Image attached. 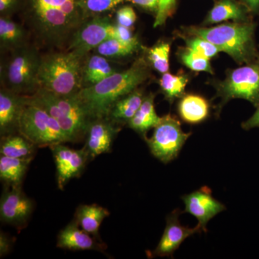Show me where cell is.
<instances>
[{"instance_id":"e575fe53","label":"cell","mask_w":259,"mask_h":259,"mask_svg":"<svg viewBox=\"0 0 259 259\" xmlns=\"http://www.w3.org/2000/svg\"><path fill=\"white\" fill-rule=\"evenodd\" d=\"M23 0H0V16L13 18L21 9Z\"/></svg>"},{"instance_id":"f35d334b","label":"cell","mask_w":259,"mask_h":259,"mask_svg":"<svg viewBox=\"0 0 259 259\" xmlns=\"http://www.w3.org/2000/svg\"><path fill=\"white\" fill-rule=\"evenodd\" d=\"M242 4L246 7L250 13L259 14V0H242Z\"/></svg>"},{"instance_id":"5bb4252c","label":"cell","mask_w":259,"mask_h":259,"mask_svg":"<svg viewBox=\"0 0 259 259\" xmlns=\"http://www.w3.org/2000/svg\"><path fill=\"white\" fill-rule=\"evenodd\" d=\"M120 127L107 117L93 119L89 125L83 147L91 159L102 153L110 152L114 139Z\"/></svg>"},{"instance_id":"8d00e7d4","label":"cell","mask_w":259,"mask_h":259,"mask_svg":"<svg viewBox=\"0 0 259 259\" xmlns=\"http://www.w3.org/2000/svg\"><path fill=\"white\" fill-rule=\"evenodd\" d=\"M12 241L11 239L1 232L0 233V256L4 257L9 253L11 250Z\"/></svg>"},{"instance_id":"7402d4cb","label":"cell","mask_w":259,"mask_h":259,"mask_svg":"<svg viewBox=\"0 0 259 259\" xmlns=\"http://www.w3.org/2000/svg\"><path fill=\"white\" fill-rule=\"evenodd\" d=\"M177 109L184 122L196 125L204 122L209 117L210 105L200 95H187L181 97Z\"/></svg>"},{"instance_id":"ba28073f","label":"cell","mask_w":259,"mask_h":259,"mask_svg":"<svg viewBox=\"0 0 259 259\" xmlns=\"http://www.w3.org/2000/svg\"><path fill=\"white\" fill-rule=\"evenodd\" d=\"M216 97L221 101L216 113L219 114L223 107L232 99H243L255 107L259 105V61L245 64L238 69L230 70L226 79L214 83Z\"/></svg>"},{"instance_id":"83f0119b","label":"cell","mask_w":259,"mask_h":259,"mask_svg":"<svg viewBox=\"0 0 259 259\" xmlns=\"http://www.w3.org/2000/svg\"><path fill=\"white\" fill-rule=\"evenodd\" d=\"M188 81L187 75H174L166 72L162 75L159 85L166 100L172 103L175 99L185 95Z\"/></svg>"},{"instance_id":"8fae6325","label":"cell","mask_w":259,"mask_h":259,"mask_svg":"<svg viewBox=\"0 0 259 259\" xmlns=\"http://www.w3.org/2000/svg\"><path fill=\"white\" fill-rule=\"evenodd\" d=\"M34 204L21 187L7 186L0 199L1 221L17 228L26 226L33 210Z\"/></svg>"},{"instance_id":"7c38bea8","label":"cell","mask_w":259,"mask_h":259,"mask_svg":"<svg viewBox=\"0 0 259 259\" xmlns=\"http://www.w3.org/2000/svg\"><path fill=\"white\" fill-rule=\"evenodd\" d=\"M50 148L56 163L58 187L63 190L70 180L81 175L90 156L84 147L72 149L60 144L54 145Z\"/></svg>"},{"instance_id":"484cf974","label":"cell","mask_w":259,"mask_h":259,"mask_svg":"<svg viewBox=\"0 0 259 259\" xmlns=\"http://www.w3.org/2000/svg\"><path fill=\"white\" fill-rule=\"evenodd\" d=\"M36 146L20 134L1 136L0 153L12 158L32 157Z\"/></svg>"},{"instance_id":"d590c367","label":"cell","mask_w":259,"mask_h":259,"mask_svg":"<svg viewBox=\"0 0 259 259\" xmlns=\"http://www.w3.org/2000/svg\"><path fill=\"white\" fill-rule=\"evenodd\" d=\"M131 3L146 11L156 15L159 8L160 0H131Z\"/></svg>"},{"instance_id":"603a6c76","label":"cell","mask_w":259,"mask_h":259,"mask_svg":"<svg viewBox=\"0 0 259 259\" xmlns=\"http://www.w3.org/2000/svg\"><path fill=\"white\" fill-rule=\"evenodd\" d=\"M161 117L157 115L155 109L154 95L151 93L145 96L142 105L127 125L145 140L147 138L148 131L158 125Z\"/></svg>"},{"instance_id":"3957f363","label":"cell","mask_w":259,"mask_h":259,"mask_svg":"<svg viewBox=\"0 0 259 259\" xmlns=\"http://www.w3.org/2000/svg\"><path fill=\"white\" fill-rule=\"evenodd\" d=\"M256 23L252 21L224 23L217 26H190L184 28L189 35L202 37L226 53L239 64H250L259 61L255 42Z\"/></svg>"},{"instance_id":"52a82bcc","label":"cell","mask_w":259,"mask_h":259,"mask_svg":"<svg viewBox=\"0 0 259 259\" xmlns=\"http://www.w3.org/2000/svg\"><path fill=\"white\" fill-rule=\"evenodd\" d=\"M19 134L36 147H51L70 142L59 122L41 107L28 100L20 119Z\"/></svg>"},{"instance_id":"9a60e30c","label":"cell","mask_w":259,"mask_h":259,"mask_svg":"<svg viewBox=\"0 0 259 259\" xmlns=\"http://www.w3.org/2000/svg\"><path fill=\"white\" fill-rule=\"evenodd\" d=\"M182 213L177 209L167 216L166 228L157 247L153 252V256H173L174 253L188 237L202 231L198 225L194 228L182 226L179 220Z\"/></svg>"},{"instance_id":"ac0fdd59","label":"cell","mask_w":259,"mask_h":259,"mask_svg":"<svg viewBox=\"0 0 259 259\" xmlns=\"http://www.w3.org/2000/svg\"><path fill=\"white\" fill-rule=\"evenodd\" d=\"M31 35L23 23L13 18L0 16V48L1 53L8 54L30 44Z\"/></svg>"},{"instance_id":"4fadbf2b","label":"cell","mask_w":259,"mask_h":259,"mask_svg":"<svg viewBox=\"0 0 259 259\" xmlns=\"http://www.w3.org/2000/svg\"><path fill=\"white\" fill-rule=\"evenodd\" d=\"M182 199L185 204V212L197 218L198 226L204 232H207L206 226L209 221L226 209L224 204L212 197V191L207 187L185 194Z\"/></svg>"},{"instance_id":"6da1fadb","label":"cell","mask_w":259,"mask_h":259,"mask_svg":"<svg viewBox=\"0 0 259 259\" xmlns=\"http://www.w3.org/2000/svg\"><path fill=\"white\" fill-rule=\"evenodd\" d=\"M39 49L67 51L88 18L79 0H23L18 13Z\"/></svg>"},{"instance_id":"d6a6232c","label":"cell","mask_w":259,"mask_h":259,"mask_svg":"<svg viewBox=\"0 0 259 259\" xmlns=\"http://www.w3.org/2000/svg\"><path fill=\"white\" fill-rule=\"evenodd\" d=\"M177 8V0H160L159 8L155 18L153 27L162 26L166 23L167 19L175 13Z\"/></svg>"},{"instance_id":"30bf717a","label":"cell","mask_w":259,"mask_h":259,"mask_svg":"<svg viewBox=\"0 0 259 259\" xmlns=\"http://www.w3.org/2000/svg\"><path fill=\"white\" fill-rule=\"evenodd\" d=\"M118 25L107 14L88 18L80 27L67 51L87 56L105 40L118 39Z\"/></svg>"},{"instance_id":"1f68e13d","label":"cell","mask_w":259,"mask_h":259,"mask_svg":"<svg viewBox=\"0 0 259 259\" xmlns=\"http://www.w3.org/2000/svg\"><path fill=\"white\" fill-rule=\"evenodd\" d=\"M190 36L185 38L187 47L204 57L211 59L213 57H215L219 52H221L217 47L206 39L200 37L193 36V35H190Z\"/></svg>"},{"instance_id":"8992f818","label":"cell","mask_w":259,"mask_h":259,"mask_svg":"<svg viewBox=\"0 0 259 259\" xmlns=\"http://www.w3.org/2000/svg\"><path fill=\"white\" fill-rule=\"evenodd\" d=\"M7 54L0 66L2 88L27 96L35 93L39 88L37 74L42 56L40 49L31 42Z\"/></svg>"},{"instance_id":"7a4b0ae2","label":"cell","mask_w":259,"mask_h":259,"mask_svg":"<svg viewBox=\"0 0 259 259\" xmlns=\"http://www.w3.org/2000/svg\"><path fill=\"white\" fill-rule=\"evenodd\" d=\"M151 76L147 59H136L128 69L117 71L100 83L83 88L77 96L91 118L106 117L116 101L132 93Z\"/></svg>"},{"instance_id":"e0dca14e","label":"cell","mask_w":259,"mask_h":259,"mask_svg":"<svg viewBox=\"0 0 259 259\" xmlns=\"http://www.w3.org/2000/svg\"><path fill=\"white\" fill-rule=\"evenodd\" d=\"M57 247L72 250H105L106 245L88 232L83 231L75 220L61 230L58 236Z\"/></svg>"},{"instance_id":"ffe728a7","label":"cell","mask_w":259,"mask_h":259,"mask_svg":"<svg viewBox=\"0 0 259 259\" xmlns=\"http://www.w3.org/2000/svg\"><path fill=\"white\" fill-rule=\"evenodd\" d=\"M249 13L244 5L236 0H220L209 12L203 24L213 25L230 20L239 23L248 22L250 21Z\"/></svg>"},{"instance_id":"9c48e42d","label":"cell","mask_w":259,"mask_h":259,"mask_svg":"<svg viewBox=\"0 0 259 259\" xmlns=\"http://www.w3.org/2000/svg\"><path fill=\"white\" fill-rule=\"evenodd\" d=\"M192 133L182 131L178 119L171 114L163 116L151 138L146 141L151 154L162 163H169L178 156Z\"/></svg>"},{"instance_id":"f1b7e54d","label":"cell","mask_w":259,"mask_h":259,"mask_svg":"<svg viewBox=\"0 0 259 259\" xmlns=\"http://www.w3.org/2000/svg\"><path fill=\"white\" fill-rule=\"evenodd\" d=\"M170 44L166 42H160L147 49V61L158 72L163 74L168 72L169 69Z\"/></svg>"},{"instance_id":"74e56055","label":"cell","mask_w":259,"mask_h":259,"mask_svg":"<svg viewBox=\"0 0 259 259\" xmlns=\"http://www.w3.org/2000/svg\"><path fill=\"white\" fill-rule=\"evenodd\" d=\"M242 128L245 131H249L255 127H259V105L256 107V110L253 115L248 119L245 122H243L241 125Z\"/></svg>"},{"instance_id":"f546056e","label":"cell","mask_w":259,"mask_h":259,"mask_svg":"<svg viewBox=\"0 0 259 259\" xmlns=\"http://www.w3.org/2000/svg\"><path fill=\"white\" fill-rule=\"evenodd\" d=\"M85 15L88 18L107 14L131 0H79Z\"/></svg>"},{"instance_id":"2e32d148","label":"cell","mask_w":259,"mask_h":259,"mask_svg":"<svg viewBox=\"0 0 259 259\" xmlns=\"http://www.w3.org/2000/svg\"><path fill=\"white\" fill-rule=\"evenodd\" d=\"M27 105L26 95L0 89V135L19 134V125Z\"/></svg>"},{"instance_id":"d6986e66","label":"cell","mask_w":259,"mask_h":259,"mask_svg":"<svg viewBox=\"0 0 259 259\" xmlns=\"http://www.w3.org/2000/svg\"><path fill=\"white\" fill-rule=\"evenodd\" d=\"M117 71L107 58L94 52L89 53L83 63L82 88L94 86Z\"/></svg>"},{"instance_id":"277c9868","label":"cell","mask_w":259,"mask_h":259,"mask_svg":"<svg viewBox=\"0 0 259 259\" xmlns=\"http://www.w3.org/2000/svg\"><path fill=\"white\" fill-rule=\"evenodd\" d=\"M86 56L74 51H49L42 54L37 74L38 89L61 96L82 90V66Z\"/></svg>"},{"instance_id":"4316f807","label":"cell","mask_w":259,"mask_h":259,"mask_svg":"<svg viewBox=\"0 0 259 259\" xmlns=\"http://www.w3.org/2000/svg\"><path fill=\"white\" fill-rule=\"evenodd\" d=\"M141 48L139 39L127 42L117 38L105 40L92 52L104 56L108 59H120L134 54Z\"/></svg>"},{"instance_id":"44dd1931","label":"cell","mask_w":259,"mask_h":259,"mask_svg":"<svg viewBox=\"0 0 259 259\" xmlns=\"http://www.w3.org/2000/svg\"><path fill=\"white\" fill-rule=\"evenodd\" d=\"M145 96L142 90L136 89L116 101L106 117L117 125L128 123L142 105Z\"/></svg>"},{"instance_id":"d4e9b609","label":"cell","mask_w":259,"mask_h":259,"mask_svg":"<svg viewBox=\"0 0 259 259\" xmlns=\"http://www.w3.org/2000/svg\"><path fill=\"white\" fill-rule=\"evenodd\" d=\"M32 157L19 158L0 157V179L6 186L21 187L22 182Z\"/></svg>"},{"instance_id":"5b68a950","label":"cell","mask_w":259,"mask_h":259,"mask_svg":"<svg viewBox=\"0 0 259 259\" xmlns=\"http://www.w3.org/2000/svg\"><path fill=\"white\" fill-rule=\"evenodd\" d=\"M77 94L61 96L38 89L32 95L26 96L28 102L41 107L59 122L69 137L70 142L78 143L86 138L89 125L93 119Z\"/></svg>"},{"instance_id":"836d02e7","label":"cell","mask_w":259,"mask_h":259,"mask_svg":"<svg viewBox=\"0 0 259 259\" xmlns=\"http://www.w3.org/2000/svg\"><path fill=\"white\" fill-rule=\"evenodd\" d=\"M115 20L118 25L131 28L137 20V15L132 7L122 5L116 10Z\"/></svg>"},{"instance_id":"cb8c5ba5","label":"cell","mask_w":259,"mask_h":259,"mask_svg":"<svg viewBox=\"0 0 259 259\" xmlns=\"http://www.w3.org/2000/svg\"><path fill=\"white\" fill-rule=\"evenodd\" d=\"M109 215V211L101 206L96 204H83L78 207L74 220L83 231L100 241L99 229L102 221Z\"/></svg>"},{"instance_id":"4dcf8cb0","label":"cell","mask_w":259,"mask_h":259,"mask_svg":"<svg viewBox=\"0 0 259 259\" xmlns=\"http://www.w3.org/2000/svg\"><path fill=\"white\" fill-rule=\"evenodd\" d=\"M179 58L182 64L185 65L189 69L194 71H204L209 74H213V69L211 66L209 59L201 55L190 49L186 47L185 49H181L179 52Z\"/></svg>"}]
</instances>
